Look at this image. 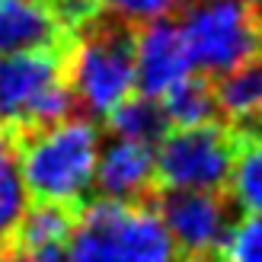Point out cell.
Masks as SVG:
<instances>
[{
  "label": "cell",
  "instance_id": "cell-1",
  "mask_svg": "<svg viewBox=\"0 0 262 262\" xmlns=\"http://www.w3.org/2000/svg\"><path fill=\"white\" fill-rule=\"evenodd\" d=\"M16 169L35 202L80 205L96 179L99 131L90 119H64L13 141Z\"/></svg>",
  "mask_w": 262,
  "mask_h": 262
},
{
  "label": "cell",
  "instance_id": "cell-2",
  "mask_svg": "<svg viewBox=\"0 0 262 262\" xmlns=\"http://www.w3.org/2000/svg\"><path fill=\"white\" fill-rule=\"evenodd\" d=\"M68 262H176L160 214L144 202H90L74 221Z\"/></svg>",
  "mask_w": 262,
  "mask_h": 262
},
{
  "label": "cell",
  "instance_id": "cell-3",
  "mask_svg": "<svg viewBox=\"0 0 262 262\" xmlns=\"http://www.w3.org/2000/svg\"><path fill=\"white\" fill-rule=\"evenodd\" d=\"M64 74L90 119L106 115L135 90V32L119 19H96L71 38Z\"/></svg>",
  "mask_w": 262,
  "mask_h": 262
},
{
  "label": "cell",
  "instance_id": "cell-4",
  "mask_svg": "<svg viewBox=\"0 0 262 262\" xmlns=\"http://www.w3.org/2000/svg\"><path fill=\"white\" fill-rule=\"evenodd\" d=\"M64 51L68 48L0 58V128H7L13 141L71 119L77 102L64 74Z\"/></svg>",
  "mask_w": 262,
  "mask_h": 262
},
{
  "label": "cell",
  "instance_id": "cell-5",
  "mask_svg": "<svg viewBox=\"0 0 262 262\" xmlns=\"http://www.w3.org/2000/svg\"><path fill=\"white\" fill-rule=\"evenodd\" d=\"M192 68L227 74L262 51V19L246 0H195L179 23Z\"/></svg>",
  "mask_w": 262,
  "mask_h": 262
},
{
  "label": "cell",
  "instance_id": "cell-6",
  "mask_svg": "<svg viewBox=\"0 0 262 262\" xmlns=\"http://www.w3.org/2000/svg\"><path fill=\"white\" fill-rule=\"evenodd\" d=\"M240 135L221 122L176 128L160 141L154 154L157 179L163 189L182 192H221L237 160Z\"/></svg>",
  "mask_w": 262,
  "mask_h": 262
},
{
  "label": "cell",
  "instance_id": "cell-7",
  "mask_svg": "<svg viewBox=\"0 0 262 262\" xmlns=\"http://www.w3.org/2000/svg\"><path fill=\"white\" fill-rule=\"evenodd\" d=\"M154 211L160 214L176 253L189 262L217 259L221 243L233 227V202H227L221 192L166 189L160 192Z\"/></svg>",
  "mask_w": 262,
  "mask_h": 262
},
{
  "label": "cell",
  "instance_id": "cell-8",
  "mask_svg": "<svg viewBox=\"0 0 262 262\" xmlns=\"http://www.w3.org/2000/svg\"><path fill=\"white\" fill-rule=\"evenodd\" d=\"M192 74V61L176 23L157 19L135 35V86L141 96L160 99Z\"/></svg>",
  "mask_w": 262,
  "mask_h": 262
},
{
  "label": "cell",
  "instance_id": "cell-9",
  "mask_svg": "<svg viewBox=\"0 0 262 262\" xmlns=\"http://www.w3.org/2000/svg\"><path fill=\"white\" fill-rule=\"evenodd\" d=\"M157 182V163L154 147L135 141L115 138L109 147L99 150L96 160V179L93 186L99 189L102 199L109 202H141Z\"/></svg>",
  "mask_w": 262,
  "mask_h": 262
},
{
  "label": "cell",
  "instance_id": "cell-10",
  "mask_svg": "<svg viewBox=\"0 0 262 262\" xmlns=\"http://www.w3.org/2000/svg\"><path fill=\"white\" fill-rule=\"evenodd\" d=\"M71 35L42 0H0V58L19 51L68 48Z\"/></svg>",
  "mask_w": 262,
  "mask_h": 262
},
{
  "label": "cell",
  "instance_id": "cell-11",
  "mask_svg": "<svg viewBox=\"0 0 262 262\" xmlns=\"http://www.w3.org/2000/svg\"><path fill=\"white\" fill-rule=\"evenodd\" d=\"M214 102L237 135H250L253 125L262 122V51L221 77L214 86Z\"/></svg>",
  "mask_w": 262,
  "mask_h": 262
},
{
  "label": "cell",
  "instance_id": "cell-12",
  "mask_svg": "<svg viewBox=\"0 0 262 262\" xmlns=\"http://www.w3.org/2000/svg\"><path fill=\"white\" fill-rule=\"evenodd\" d=\"M109 131L122 141H135V144H160L166 135H169V119L160 106V99H150V96H128L125 102H119L109 115Z\"/></svg>",
  "mask_w": 262,
  "mask_h": 262
},
{
  "label": "cell",
  "instance_id": "cell-13",
  "mask_svg": "<svg viewBox=\"0 0 262 262\" xmlns=\"http://www.w3.org/2000/svg\"><path fill=\"white\" fill-rule=\"evenodd\" d=\"M74 208L68 205H51V202H35L26 208L19 227L13 230L7 246H64L74 230Z\"/></svg>",
  "mask_w": 262,
  "mask_h": 262
},
{
  "label": "cell",
  "instance_id": "cell-14",
  "mask_svg": "<svg viewBox=\"0 0 262 262\" xmlns=\"http://www.w3.org/2000/svg\"><path fill=\"white\" fill-rule=\"evenodd\" d=\"M160 106L166 112L169 125L176 128H195V125H208L217 115V102H214V86L208 77H186L179 80L166 96H160Z\"/></svg>",
  "mask_w": 262,
  "mask_h": 262
},
{
  "label": "cell",
  "instance_id": "cell-15",
  "mask_svg": "<svg viewBox=\"0 0 262 262\" xmlns=\"http://www.w3.org/2000/svg\"><path fill=\"white\" fill-rule=\"evenodd\" d=\"M227 186L233 205H240L246 214H262V131L240 135Z\"/></svg>",
  "mask_w": 262,
  "mask_h": 262
},
{
  "label": "cell",
  "instance_id": "cell-16",
  "mask_svg": "<svg viewBox=\"0 0 262 262\" xmlns=\"http://www.w3.org/2000/svg\"><path fill=\"white\" fill-rule=\"evenodd\" d=\"M29 208V192H26V182L16 169L13 154L0 160V246H7L13 230L19 227V221Z\"/></svg>",
  "mask_w": 262,
  "mask_h": 262
},
{
  "label": "cell",
  "instance_id": "cell-17",
  "mask_svg": "<svg viewBox=\"0 0 262 262\" xmlns=\"http://www.w3.org/2000/svg\"><path fill=\"white\" fill-rule=\"evenodd\" d=\"M217 262H262V214H246L230 227Z\"/></svg>",
  "mask_w": 262,
  "mask_h": 262
},
{
  "label": "cell",
  "instance_id": "cell-18",
  "mask_svg": "<svg viewBox=\"0 0 262 262\" xmlns=\"http://www.w3.org/2000/svg\"><path fill=\"white\" fill-rule=\"evenodd\" d=\"M176 0H102V10H109L125 26H147L166 19L173 13Z\"/></svg>",
  "mask_w": 262,
  "mask_h": 262
},
{
  "label": "cell",
  "instance_id": "cell-19",
  "mask_svg": "<svg viewBox=\"0 0 262 262\" xmlns=\"http://www.w3.org/2000/svg\"><path fill=\"white\" fill-rule=\"evenodd\" d=\"M48 10L55 13L61 29L74 38L102 16V0H48Z\"/></svg>",
  "mask_w": 262,
  "mask_h": 262
},
{
  "label": "cell",
  "instance_id": "cell-20",
  "mask_svg": "<svg viewBox=\"0 0 262 262\" xmlns=\"http://www.w3.org/2000/svg\"><path fill=\"white\" fill-rule=\"evenodd\" d=\"M10 262H68L64 246H7Z\"/></svg>",
  "mask_w": 262,
  "mask_h": 262
},
{
  "label": "cell",
  "instance_id": "cell-21",
  "mask_svg": "<svg viewBox=\"0 0 262 262\" xmlns=\"http://www.w3.org/2000/svg\"><path fill=\"white\" fill-rule=\"evenodd\" d=\"M10 154H13V138L7 135V128H0V160L10 157Z\"/></svg>",
  "mask_w": 262,
  "mask_h": 262
},
{
  "label": "cell",
  "instance_id": "cell-22",
  "mask_svg": "<svg viewBox=\"0 0 262 262\" xmlns=\"http://www.w3.org/2000/svg\"><path fill=\"white\" fill-rule=\"evenodd\" d=\"M246 7H250V10H262V0H246Z\"/></svg>",
  "mask_w": 262,
  "mask_h": 262
},
{
  "label": "cell",
  "instance_id": "cell-23",
  "mask_svg": "<svg viewBox=\"0 0 262 262\" xmlns=\"http://www.w3.org/2000/svg\"><path fill=\"white\" fill-rule=\"evenodd\" d=\"M0 262H10V256H7V246H0Z\"/></svg>",
  "mask_w": 262,
  "mask_h": 262
}]
</instances>
